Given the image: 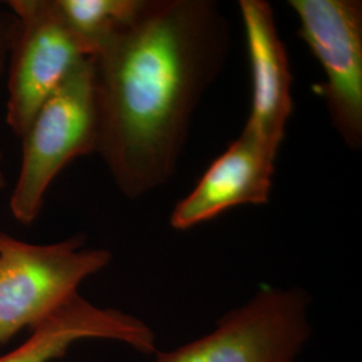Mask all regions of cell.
<instances>
[{
    "label": "cell",
    "mask_w": 362,
    "mask_h": 362,
    "mask_svg": "<svg viewBox=\"0 0 362 362\" xmlns=\"http://www.w3.org/2000/svg\"><path fill=\"white\" fill-rule=\"evenodd\" d=\"M276 155L242 132L208 167L194 189L173 208L170 226L185 231L230 208L267 203Z\"/></svg>",
    "instance_id": "obj_8"
},
{
    "label": "cell",
    "mask_w": 362,
    "mask_h": 362,
    "mask_svg": "<svg viewBox=\"0 0 362 362\" xmlns=\"http://www.w3.org/2000/svg\"><path fill=\"white\" fill-rule=\"evenodd\" d=\"M310 297L300 287H262L215 327L153 362H296L310 339Z\"/></svg>",
    "instance_id": "obj_4"
},
{
    "label": "cell",
    "mask_w": 362,
    "mask_h": 362,
    "mask_svg": "<svg viewBox=\"0 0 362 362\" xmlns=\"http://www.w3.org/2000/svg\"><path fill=\"white\" fill-rule=\"evenodd\" d=\"M85 339L116 341L143 354L157 351L155 330L143 320L118 309L97 306L78 293L33 329L23 344L0 356V362H52Z\"/></svg>",
    "instance_id": "obj_9"
},
{
    "label": "cell",
    "mask_w": 362,
    "mask_h": 362,
    "mask_svg": "<svg viewBox=\"0 0 362 362\" xmlns=\"http://www.w3.org/2000/svg\"><path fill=\"white\" fill-rule=\"evenodd\" d=\"M251 69V110L243 132L278 153L293 115V76L274 11L264 0H240Z\"/></svg>",
    "instance_id": "obj_7"
},
{
    "label": "cell",
    "mask_w": 362,
    "mask_h": 362,
    "mask_svg": "<svg viewBox=\"0 0 362 362\" xmlns=\"http://www.w3.org/2000/svg\"><path fill=\"white\" fill-rule=\"evenodd\" d=\"M230 27L212 0H146L91 57L97 155L128 199L173 176L194 109L218 76Z\"/></svg>",
    "instance_id": "obj_1"
},
{
    "label": "cell",
    "mask_w": 362,
    "mask_h": 362,
    "mask_svg": "<svg viewBox=\"0 0 362 362\" xmlns=\"http://www.w3.org/2000/svg\"><path fill=\"white\" fill-rule=\"evenodd\" d=\"M66 25L94 57L106 42L132 25L146 0H55Z\"/></svg>",
    "instance_id": "obj_10"
},
{
    "label": "cell",
    "mask_w": 362,
    "mask_h": 362,
    "mask_svg": "<svg viewBox=\"0 0 362 362\" xmlns=\"http://www.w3.org/2000/svg\"><path fill=\"white\" fill-rule=\"evenodd\" d=\"M13 34L6 122L21 139L45 104L89 54L66 25L55 0H11Z\"/></svg>",
    "instance_id": "obj_5"
},
{
    "label": "cell",
    "mask_w": 362,
    "mask_h": 362,
    "mask_svg": "<svg viewBox=\"0 0 362 362\" xmlns=\"http://www.w3.org/2000/svg\"><path fill=\"white\" fill-rule=\"evenodd\" d=\"M299 35L322 66L321 94L333 127L350 149L362 145V3L290 0Z\"/></svg>",
    "instance_id": "obj_6"
},
{
    "label": "cell",
    "mask_w": 362,
    "mask_h": 362,
    "mask_svg": "<svg viewBox=\"0 0 362 362\" xmlns=\"http://www.w3.org/2000/svg\"><path fill=\"white\" fill-rule=\"evenodd\" d=\"M110 260L82 236L37 245L0 231V345L47 321Z\"/></svg>",
    "instance_id": "obj_3"
},
{
    "label": "cell",
    "mask_w": 362,
    "mask_h": 362,
    "mask_svg": "<svg viewBox=\"0 0 362 362\" xmlns=\"http://www.w3.org/2000/svg\"><path fill=\"white\" fill-rule=\"evenodd\" d=\"M10 211L21 224L38 219L57 176L78 157L97 152L98 115L93 58H86L30 121Z\"/></svg>",
    "instance_id": "obj_2"
},
{
    "label": "cell",
    "mask_w": 362,
    "mask_h": 362,
    "mask_svg": "<svg viewBox=\"0 0 362 362\" xmlns=\"http://www.w3.org/2000/svg\"><path fill=\"white\" fill-rule=\"evenodd\" d=\"M7 185V177H6V169H4V156L0 151V191H3Z\"/></svg>",
    "instance_id": "obj_12"
},
{
    "label": "cell",
    "mask_w": 362,
    "mask_h": 362,
    "mask_svg": "<svg viewBox=\"0 0 362 362\" xmlns=\"http://www.w3.org/2000/svg\"><path fill=\"white\" fill-rule=\"evenodd\" d=\"M11 34H13V21L10 23H6L0 19V93L3 89V85L6 83V77H7Z\"/></svg>",
    "instance_id": "obj_11"
}]
</instances>
